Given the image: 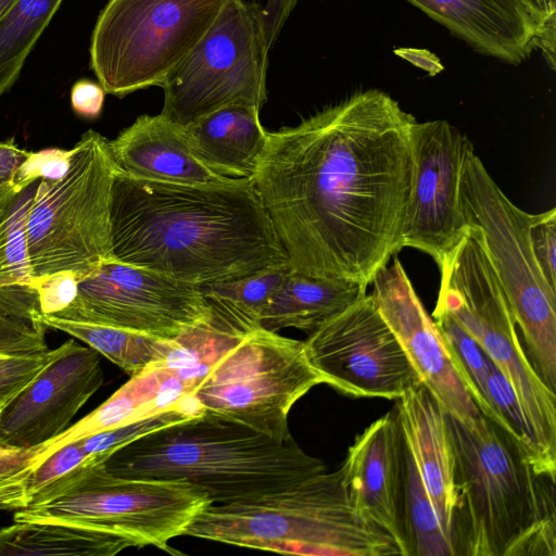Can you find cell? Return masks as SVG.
Returning a JSON list of instances; mask_svg holds the SVG:
<instances>
[{
	"mask_svg": "<svg viewBox=\"0 0 556 556\" xmlns=\"http://www.w3.org/2000/svg\"><path fill=\"white\" fill-rule=\"evenodd\" d=\"M460 199L469 232L480 242L520 329L528 356L556 389V288L543 275L530 241L531 214L514 204L471 146L464 160Z\"/></svg>",
	"mask_w": 556,
	"mask_h": 556,
	"instance_id": "obj_8",
	"label": "cell"
},
{
	"mask_svg": "<svg viewBox=\"0 0 556 556\" xmlns=\"http://www.w3.org/2000/svg\"><path fill=\"white\" fill-rule=\"evenodd\" d=\"M415 123L369 89L268 131L252 181L294 270L368 288L403 249Z\"/></svg>",
	"mask_w": 556,
	"mask_h": 556,
	"instance_id": "obj_1",
	"label": "cell"
},
{
	"mask_svg": "<svg viewBox=\"0 0 556 556\" xmlns=\"http://www.w3.org/2000/svg\"><path fill=\"white\" fill-rule=\"evenodd\" d=\"M40 180L20 189L12 187L0 198V289L37 292L26 227Z\"/></svg>",
	"mask_w": 556,
	"mask_h": 556,
	"instance_id": "obj_28",
	"label": "cell"
},
{
	"mask_svg": "<svg viewBox=\"0 0 556 556\" xmlns=\"http://www.w3.org/2000/svg\"><path fill=\"white\" fill-rule=\"evenodd\" d=\"M269 49L263 8L228 0L203 38L166 76L161 114L186 126L228 105L261 110L267 100Z\"/></svg>",
	"mask_w": 556,
	"mask_h": 556,
	"instance_id": "obj_12",
	"label": "cell"
},
{
	"mask_svg": "<svg viewBox=\"0 0 556 556\" xmlns=\"http://www.w3.org/2000/svg\"><path fill=\"white\" fill-rule=\"evenodd\" d=\"M299 0H267L263 8L268 47L271 48Z\"/></svg>",
	"mask_w": 556,
	"mask_h": 556,
	"instance_id": "obj_42",
	"label": "cell"
},
{
	"mask_svg": "<svg viewBox=\"0 0 556 556\" xmlns=\"http://www.w3.org/2000/svg\"><path fill=\"white\" fill-rule=\"evenodd\" d=\"M291 269L288 264L235 281L199 286L213 325L238 337L260 328L263 311Z\"/></svg>",
	"mask_w": 556,
	"mask_h": 556,
	"instance_id": "obj_27",
	"label": "cell"
},
{
	"mask_svg": "<svg viewBox=\"0 0 556 556\" xmlns=\"http://www.w3.org/2000/svg\"><path fill=\"white\" fill-rule=\"evenodd\" d=\"M128 547L119 535L68 523L14 521L0 529V556H113Z\"/></svg>",
	"mask_w": 556,
	"mask_h": 556,
	"instance_id": "obj_25",
	"label": "cell"
},
{
	"mask_svg": "<svg viewBox=\"0 0 556 556\" xmlns=\"http://www.w3.org/2000/svg\"><path fill=\"white\" fill-rule=\"evenodd\" d=\"M438 267L435 307L451 315L508 380L533 435L541 472L555 480V391L522 348L507 298L480 242L468 233Z\"/></svg>",
	"mask_w": 556,
	"mask_h": 556,
	"instance_id": "obj_7",
	"label": "cell"
},
{
	"mask_svg": "<svg viewBox=\"0 0 556 556\" xmlns=\"http://www.w3.org/2000/svg\"><path fill=\"white\" fill-rule=\"evenodd\" d=\"M96 456L87 454L78 440L54 451L29 475L28 503L33 496L63 480Z\"/></svg>",
	"mask_w": 556,
	"mask_h": 556,
	"instance_id": "obj_36",
	"label": "cell"
},
{
	"mask_svg": "<svg viewBox=\"0 0 556 556\" xmlns=\"http://www.w3.org/2000/svg\"><path fill=\"white\" fill-rule=\"evenodd\" d=\"M394 409L406 448L452 542L458 493L445 412L421 382L396 399Z\"/></svg>",
	"mask_w": 556,
	"mask_h": 556,
	"instance_id": "obj_19",
	"label": "cell"
},
{
	"mask_svg": "<svg viewBox=\"0 0 556 556\" xmlns=\"http://www.w3.org/2000/svg\"><path fill=\"white\" fill-rule=\"evenodd\" d=\"M538 27L536 38L556 30V0H521Z\"/></svg>",
	"mask_w": 556,
	"mask_h": 556,
	"instance_id": "obj_43",
	"label": "cell"
},
{
	"mask_svg": "<svg viewBox=\"0 0 556 556\" xmlns=\"http://www.w3.org/2000/svg\"><path fill=\"white\" fill-rule=\"evenodd\" d=\"M105 93L99 83L79 79L71 89V106L78 116L94 119L102 112Z\"/></svg>",
	"mask_w": 556,
	"mask_h": 556,
	"instance_id": "obj_40",
	"label": "cell"
},
{
	"mask_svg": "<svg viewBox=\"0 0 556 556\" xmlns=\"http://www.w3.org/2000/svg\"><path fill=\"white\" fill-rule=\"evenodd\" d=\"M475 50L519 64L535 49L538 27L521 0H406Z\"/></svg>",
	"mask_w": 556,
	"mask_h": 556,
	"instance_id": "obj_21",
	"label": "cell"
},
{
	"mask_svg": "<svg viewBox=\"0 0 556 556\" xmlns=\"http://www.w3.org/2000/svg\"><path fill=\"white\" fill-rule=\"evenodd\" d=\"M119 169L136 178L186 185L225 184L192 154L181 126L161 113L141 115L111 141Z\"/></svg>",
	"mask_w": 556,
	"mask_h": 556,
	"instance_id": "obj_22",
	"label": "cell"
},
{
	"mask_svg": "<svg viewBox=\"0 0 556 556\" xmlns=\"http://www.w3.org/2000/svg\"><path fill=\"white\" fill-rule=\"evenodd\" d=\"M304 343L323 383L342 394L396 400L420 382L368 293L308 334Z\"/></svg>",
	"mask_w": 556,
	"mask_h": 556,
	"instance_id": "obj_14",
	"label": "cell"
},
{
	"mask_svg": "<svg viewBox=\"0 0 556 556\" xmlns=\"http://www.w3.org/2000/svg\"><path fill=\"white\" fill-rule=\"evenodd\" d=\"M185 535L290 555L403 556L390 534L351 505L339 469L260 497L211 504Z\"/></svg>",
	"mask_w": 556,
	"mask_h": 556,
	"instance_id": "obj_5",
	"label": "cell"
},
{
	"mask_svg": "<svg viewBox=\"0 0 556 556\" xmlns=\"http://www.w3.org/2000/svg\"><path fill=\"white\" fill-rule=\"evenodd\" d=\"M105 465L122 477L186 480L212 504L267 495L328 469L293 438L278 441L205 414L126 444Z\"/></svg>",
	"mask_w": 556,
	"mask_h": 556,
	"instance_id": "obj_4",
	"label": "cell"
},
{
	"mask_svg": "<svg viewBox=\"0 0 556 556\" xmlns=\"http://www.w3.org/2000/svg\"><path fill=\"white\" fill-rule=\"evenodd\" d=\"M403 525L406 556H455L406 445Z\"/></svg>",
	"mask_w": 556,
	"mask_h": 556,
	"instance_id": "obj_30",
	"label": "cell"
},
{
	"mask_svg": "<svg viewBox=\"0 0 556 556\" xmlns=\"http://www.w3.org/2000/svg\"><path fill=\"white\" fill-rule=\"evenodd\" d=\"M71 155L72 149L51 148L38 152H30L17 170L14 187L20 189L38 179L49 181L60 180L70 168Z\"/></svg>",
	"mask_w": 556,
	"mask_h": 556,
	"instance_id": "obj_38",
	"label": "cell"
},
{
	"mask_svg": "<svg viewBox=\"0 0 556 556\" xmlns=\"http://www.w3.org/2000/svg\"><path fill=\"white\" fill-rule=\"evenodd\" d=\"M46 329L36 293L0 289V356L48 351Z\"/></svg>",
	"mask_w": 556,
	"mask_h": 556,
	"instance_id": "obj_31",
	"label": "cell"
},
{
	"mask_svg": "<svg viewBox=\"0 0 556 556\" xmlns=\"http://www.w3.org/2000/svg\"><path fill=\"white\" fill-rule=\"evenodd\" d=\"M431 317L452 353L470 396L479 410L493 420L488 392L490 358L445 311L434 307Z\"/></svg>",
	"mask_w": 556,
	"mask_h": 556,
	"instance_id": "obj_32",
	"label": "cell"
},
{
	"mask_svg": "<svg viewBox=\"0 0 556 556\" xmlns=\"http://www.w3.org/2000/svg\"><path fill=\"white\" fill-rule=\"evenodd\" d=\"M394 53L416 67L426 71L430 76H435L444 70L439 58L426 49L400 48Z\"/></svg>",
	"mask_w": 556,
	"mask_h": 556,
	"instance_id": "obj_44",
	"label": "cell"
},
{
	"mask_svg": "<svg viewBox=\"0 0 556 556\" xmlns=\"http://www.w3.org/2000/svg\"><path fill=\"white\" fill-rule=\"evenodd\" d=\"M36 447L0 445V510L16 511L28 505V468Z\"/></svg>",
	"mask_w": 556,
	"mask_h": 556,
	"instance_id": "obj_34",
	"label": "cell"
},
{
	"mask_svg": "<svg viewBox=\"0 0 556 556\" xmlns=\"http://www.w3.org/2000/svg\"><path fill=\"white\" fill-rule=\"evenodd\" d=\"M202 376L199 369L178 366L169 358L148 366L86 417L36 446L29 473L67 443L159 413L192 394Z\"/></svg>",
	"mask_w": 556,
	"mask_h": 556,
	"instance_id": "obj_20",
	"label": "cell"
},
{
	"mask_svg": "<svg viewBox=\"0 0 556 556\" xmlns=\"http://www.w3.org/2000/svg\"><path fill=\"white\" fill-rule=\"evenodd\" d=\"M17 0H0V22L10 13Z\"/></svg>",
	"mask_w": 556,
	"mask_h": 556,
	"instance_id": "obj_45",
	"label": "cell"
},
{
	"mask_svg": "<svg viewBox=\"0 0 556 556\" xmlns=\"http://www.w3.org/2000/svg\"><path fill=\"white\" fill-rule=\"evenodd\" d=\"M203 415L192 394L186 395L167 408L127 425L89 434L78 440L89 455L110 457L115 451L156 430Z\"/></svg>",
	"mask_w": 556,
	"mask_h": 556,
	"instance_id": "obj_33",
	"label": "cell"
},
{
	"mask_svg": "<svg viewBox=\"0 0 556 556\" xmlns=\"http://www.w3.org/2000/svg\"><path fill=\"white\" fill-rule=\"evenodd\" d=\"M414 176L402 229V248L419 250L439 266L469 233L460 179L470 140L447 121L413 127Z\"/></svg>",
	"mask_w": 556,
	"mask_h": 556,
	"instance_id": "obj_15",
	"label": "cell"
},
{
	"mask_svg": "<svg viewBox=\"0 0 556 556\" xmlns=\"http://www.w3.org/2000/svg\"><path fill=\"white\" fill-rule=\"evenodd\" d=\"M52 316L177 340L212 325L197 285L175 280L115 258L78 280L75 300Z\"/></svg>",
	"mask_w": 556,
	"mask_h": 556,
	"instance_id": "obj_13",
	"label": "cell"
},
{
	"mask_svg": "<svg viewBox=\"0 0 556 556\" xmlns=\"http://www.w3.org/2000/svg\"><path fill=\"white\" fill-rule=\"evenodd\" d=\"M41 315H54L73 303L78 291V278L72 271H59L34 279Z\"/></svg>",
	"mask_w": 556,
	"mask_h": 556,
	"instance_id": "obj_39",
	"label": "cell"
},
{
	"mask_svg": "<svg viewBox=\"0 0 556 556\" xmlns=\"http://www.w3.org/2000/svg\"><path fill=\"white\" fill-rule=\"evenodd\" d=\"M13 139L0 142V198L14 187L18 168L29 155Z\"/></svg>",
	"mask_w": 556,
	"mask_h": 556,
	"instance_id": "obj_41",
	"label": "cell"
},
{
	"mask_svg": "<svg viewBox=\"0 0 556 556\" xmlns=\"http://www.w3.org/2000/svg\"><path fill=\"white\" fill-rule=\"evenodd\" d=\"M110 218L116 261L175 280L222 283L289 264L252 179L186 185L119 169Z\"/></svg>",
	"mask_w": 556,
	"mask_h": 556,
	"instance_id": "obj_2",
	"label": "cell"
},
{
	"mask_svg": "<svg viewBox=\"0 0 556 556\" xmlns=\"http://www.w3.org/2000/svg\"><path fill=\"white\" fill-rule=\"evenodd\" d=\"M63 0H17L0 22V98L15 84L26 59Z\"/></svg>",
	"mask_w": 556,
	"mask_h": 556,
	"instance_id": "obj_29",
	"label": "cell"
},
{
	"mask_svg": "<svg viewBox=\"0 0 556 556\" xmlns=\"http://www.w3.org/2000/svg\"><path fill=\"white\" fill-rule=\"evenodd\" d=\"M530 241L535 260L548 283L556 288V208L531 214Z\"/></svg>",
	"mask_w": 556,
	"mask_h": 556,
	"instance_id": "obj_37",
	"label": "cell"
},
{
	"mask_svg": "<svg viewBox=\"0 0 556 556\" xmlns=\"http://www.w3.org/2000/svg\"><path fill=\"white\" fill-rule=\"evenodd\" d=\"M119 167L111 141L89 129L60 180H40L27 218L34 279L72 271L79 279L113 260L111 199Z\"/></svg>",
	"mask_w": 556,
	"mask_h": 556,
	"instance_id": "obj_9",
	"label": "cell"
},
{
	"mask_svg": "<svg viewBox=\"0 0 556 556\" xmlns=\"http://www.w3.org/2000/svg\"><path fill=\"white\" fill-rule=\"evenodd\" d=\"M370 294L378 312L395 334L420 382L444 412L470 424L481 412L470 396L452 353L427 313L401 261L374 276Z\"/></svg>",
	"mask_w": 556,
	"mask_h": 556,
	"instance_id": "obj_16",
	"label": "cell"
},
{
	"mask_svg": "<svg viewBox=\"0 0 556 556\" xmlns=\"http://www.w3.org/2000/svg\"><path fill=\"white\" fill-rule=\"evenodd\" d=\"M404 451V439L393 408L355 437L339 470L351 505L390 534L406 556Z\"/></svg>",
	"mask_w": 556,
	"mask_h": 556,
	"instance_id": "obj_18",
	"label": "cell"
},
{
	"mask_svg": "<svg viewBox=\"0 0 556 556\" xmlns=\"http://www.w3.org/2000/svg\"><path fill=\"white\" fill-rule=\"evenodd\" d=\"M458 506L455 556H555V480L482 413L465 424L445 412Z\"/></svg>",
	"mask_w": 556,
	"mask_h": 556,
	"instance_id": "obj_3",
	"label": "cell"
},
{
	"mask_svg": "<svg viewBox=\"0 0 556 556\" xmlns=\"http://www.w3.org/2000/svg\"><path fill=\"white\" fill-rule=\"evenodd\" d=\"M181 129L200 163L232 179L253 178L268 139L260 110L240 104L216 110Z\"/></svg>",
	"mask_w": 556,
	"mask_h": 556,
	"instance_id": "obj_23",
	"label": "cell"
},
{
	"mask_svg": "<svg viewBox=\"0 0 556 556\" xmlns=\"http://www.w3.org/2000/svg\"><path fill=\"white\" fill-rule=\"evenodd\" d=\"M100 354L74 339L0 413V445L30 448L65 431L103 383Z\"/></svg>",
	"mask_w": 556,
	"mask_h": 556,
	"instance_id": "obj_17",
	"label": "cell"
},
{
	"mask_svg": "<svg viewBox=\"0 0 556 556\" xmlns=\"http://www.w3.org/2000/svg\"><path fill=\"white\" fill-rule=\"evenodd\" d=\"M321 383L304 341L260 327L211 364L192 396L205 415L288 441L292 439L288 428L291 408Z\"/></svg>",
	"mask_w": 556,
	"mask_h": 556,
	"instance_id": "obj_11",
	"label": "cell"
},
{
	"mask_svg": "<svg viewBox=\"0 0 556 556\" xmlns=\"http://www.w3.org/2000/svg\"><path fill=\"white\" fill-rule=\"evenodd\" d=\"M41 320L47 328L61 330L85 342L130 377L154 363L165 361L180 343L179 339L164 340L130 330L52 315H41Z\"/></svg>",
	"mask_w": 556,
	"mask_h": 556,
	"instance_id": "obj_26",
	"label": "cell"
},
{
	"mask_svg": "<svg viewBox=\"0 0 556 556\" xmlns=\"http://www.w3.org/2000/svg\"><path fill=\"white\" fill-rule=\"evenodd\" d=\"M366 291L357 282L312 276L292 268L263 311L260 327L275 332L296 328L311 334Z\"/></svg>",
	"mask_w": 556,
	"mask_h": 556,
	"instance_id": "obj_24",
	"label": "cell"
},
{
	"mask_svg": "<svg viewBox=\"0 0 556 556\" xmlns=\"http://www.w3.org/2000/svg\"><path fill=\"white\" fill-rule=\"evenodd\" d=\"M1 410H2V407H0V413H1Z\"/></svg>",
	"mask_w": 556,
	"mask_h": 556,
	"instance_id": "obj_46",
	"label": "cell"
},
{
	"mask_svg": "<svg viewBox=\"0 0 556 556\" xmlns=\"http://www.w3.org/2000/svg\"><path fill=\"white\" fill-rule=\"evenodd\" d=\"M63 350V344L36 354L0 356V407H4Z\"/></svg>",
	"mask_w": 556,
	"mask_h": 556,
	"instance_id": "obj_35",
	"label": "cell"
},
{
	"mask_svg": "<svg viewBox=\"0 0 556 556\" xmlns=\"http://www.w3.org/2000/svg\"><path fill=\"white\" fill-rule=\"evenodd\" d=\"M228 0H110L90 41V66L106 93L162 86Z\"/></svg>",
	"mask_w": 556,
	"mask_h": 556,
	"instance_id": "obj_10",
	"label": "cell"
},
{
	"mask_svg": "<svg viewBox=\"0 0 556 556\" xmlns=\"http://www.w3.org/2000/svg\"><path fill=\"white\" fill-rule=\"evenodd\" d=\"M98 455L74 472L33 496L14 511L13 521L61 522L100 530L172 552L168 542L185 535L212 502L182 479L122 477Z\"/></svg>",
	"mask_w": 556,
	"mask_h": 556,
	"instance_id": "obj_6",
	"label": "cell"
}]
</instances>
